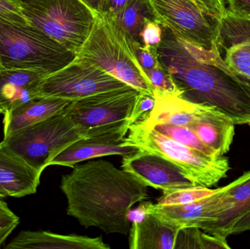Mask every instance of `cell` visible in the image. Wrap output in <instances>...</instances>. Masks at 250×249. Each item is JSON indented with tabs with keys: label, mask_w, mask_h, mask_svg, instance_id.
<instances>
[{
	"label": "cell",
	"mask_w": 250,
	"mask_h": 249,
	"mask_svg": "<svg viewBox=\"0 0 250 249\" xmlns=\"http://www.w3.org/2000/svg\"><path fill=\"white\" fill-rule=\"evenodd\" d=\"M113 19L128 38L139 42L145 22L154 20L148 0H131Z\"/></svg>",
	"instance_id": "603a6c76"
},
{
	"label": "cell",
	"mask_w": 250,
	"mask_h": 249,
	"mask_svg": "<svg viewBox=\"0 0 250 249\" xmlns=\"http://www.w3.org/2000/svg\"><path fill=\"white\" fill-rule=\"evenodd\" d=\"M233 184L232 182L217 189L211 195L189 204L161 206L148 202L146 211L177 229L197 228L202 230L207 224L214 219L220 200Z\"/></svg>",
	"instance_id": "5bb4252c"
},
{
	"label": "cell",
	"mask_w": 250,
	"mask_h": 249,
	"mask_svg": "<svg viewBox=\"0 0 250 249\" xmlns=\"http://www.w3.org/2000/svg\"><path fill=\"white\" fill-rule=\"evenodd\" d=\"M214 191L215 190H211L207 187L194 186L174 191L164 192L163 195L157 200V204L161 206L189 204L211 195Z\"/></svg>",
	"instance_id": "d4e9b609"
},
{
	"label": "cell",
	"mask_w": 250,
	"mask_h": 249,
	"mask_svg": "<svg viewBox=\"0 0 250 249\" xmlns=\"http://www.w3.org/2000/svg\"><path fill=\"white\" fill-rule=\"evenodd\" d=\"M60 188L67 198L69 216L84 228H99L106 234H129V211L148 195L144 183L104 160L74 165L63 175Z\"/></svg>",
	"instance_id": "7a4b0ae2"
},
{
	"label": "cell",
	"mask_w": 250,
	"mask_h": 249,
	"mask_svg": "<svg viewBox=\"0 0 250 249\" xmlns=\"http://www.w3.org/2000/svg\"><path fill=\"white\" fill-rule=\"evenodd\" d=\"M128 86L98 66L76 57L42 80L41 96L78 99Z\"/></svg>",
	"instance_id": "30bf717a"
},
{
	"label": "cell",
	"mask_w": 250,
	"mask_h": 249,
	"mask_svg": "<svg viewBox=\"0 0 250 249\" xmlns=\"http://www.w3.org/2000/svg\"><path fill=\"white\" fill-rule=\"evenodd\" d=\"M19 224V218L9 209L7 203L0 198V247Z\"/></svg>",
	"instance_id": "f546056e"
},
{
	"label": "cell",
	"mask_w": 250,
	"mask_h": 249,
	"mask_svg": "<svg viewBox=\"0 0 250 249\" xmlns=\"http://www.w3.org/2000/svg\"><path fill=\"white\" fill-rule=\"evenodd\" d=\"M163 26L151 19L145 22L141 35V43L150 49L157 50L163 39Z\"/></svg>",
	"instance_id": "f1b7e54d"
},
{
	"label": "cell",
	"mask_w": 250,
	"mask_h": 249,
	"mask_svg": "<svg viewBox=\"0 0 250 249\" xmlns=\"http://www.w3.org/2000/svg\"><path fill=\"white\" fill-rule=\"evenodd\" d=\"M6 249H110L98 238L77 235H60L45 231H21Z\"/></svg>",
	"instance_id": "ffe728a7"
},
{
	"label": "cell",
	"mask_w": 250,
	"mask_h": 249,
	"mask_svg": "<svg viewBox=\"0 0 250 249\" xmlns=\"http://www.w3.org/2000/svg\"><path fill=\"white\" fill-rule=\"evenodd\" d=\"M202 10L208 14L212 15L220 20L227 15V9L224 0H192Z\"/></svg>",
	"instance_id": "1f68e13d"
},
{
	"label": "cell",
	"mask_w": 250,
	"mask_h": 249,
	"mask_svg": "<svg viewBox=\"0 0 250 249\" xmlns=\"http://www.w3.org/2000/svg\"><path fill=\"white\" fill-rule=\"evenodd\" d=\"M8 197L7 193L5 192L4 190L0 187V198H4V197Z\"/></svg>",
	"instance_id": "8d00e7d4"
},
{
	"label": "cell",
	"mask_w": 250,
	"mask_h": 249,
	"mask_svg": "<svg viewBox=\"0 0 250 249\" xmlns=\"http://www.w3.org/2000/svg\"><path fill=\"white\" fill-rule=\"evenodd\" d=\"M139 91L130 86L73 99L66 115L83 137L128 126Z\"/></svg>",
	"instance_id": "ba28073f"
},
{
	"label": "cell",
	"mask_w": 250,
	"mask_h": 249,
	"mask_svg": "<svg viewBox=\"0 0 250 249\" xmlns=\"http://www.w3.org/2000/svg\"><path fill=\"white\" fill-rule=\"evenodd\" d=\"M219 48L229 68L250 86V19L228 13L222 20Z\"/></svg>",
	"instance_id": "4fadbf2b"
},
{
	"label": "cell",
	"mask_w": 250,
	"mask_h": 249,
	"mask_svg": "<svg viewBox=\"0 0 250 249\" xmlns=\"http://www.w3.org/2000/svg\"><path fill=\"white\" fill-rule=\"evenodd\" d=\"M21 7L30 24L76 54L98 16L82 0H21Z\"/></svg>",
	"instance_id": "8992f818"
},
{
	"label": "cell",
	"mask_w": 250,
	"mask_h": 249,
	"mask_svg": "<svg viewBox=\"0 0 250 249\" xmlns=\"http://www.w3.org/2000/svg\"><path fill=\"white\" fill-rule=\"evenodd\" d=\"M131 0H104L101 14L114 18Z\"/></svg>",
	"instance_id": "836d02e7"
},
{
	"label": "cell",
	"mask_w": 250,
	"mask_h": 249,
	"mask_svg": "<svg viewBox=\"0 0 250 249\" xmlns=\"http://www.w3.org/2000/svg\"><path fill=\"white\" fill-rule=\"evenodd\" d=\"M155 105L144 122L147 125L170 124L189 127L198 118L207 105L192 103L179 95H154Z\"/></svg>",
	"instance_id": "7402d4cb"
},
{
	"label": "cell",
	"mask_w": 250,
	"mask_h": 249,
	"mask_svg": "<svg viewBox=\"0 0 250 249\" xmlns=\"http://www.w3.org/2000/svg\"><path fill=\"white\" fill-rule=\"evenodd\" d=\"M72 101L73 99L56 96H41L4 113V137L57 114H62Z\"/></svg>",
	"instance_id": "d6986e66"
},
{
	"label": "cell",
	"mask_w": 250,
	"mask_h": 249,
	"mask_svg": "<svg viewBox=\"0 0 250 249\" xmlns=\"http://www.w3.org/2000/svg\"><path fill=\"white\" fill-rule=\"evenodd\" d=\"M125 146L160 155L174 163L195 185L210 187L226 178L230 171L224 156L213 159L150 128L144 122L129 127Z\"/></svg>",
	"instance_id": "5b68a950"
},
{
	"label": "cell",
	"mask_w": 250,
	"mask_h": 249,
	"mask_svg": "<svg viewBox=\"0 0 250 249\" xmlns=\"http://www.w3.org/2000/svg\"><path fill=\"white\" fill-rule=\"evenodd\" d=\"M250 211V171L233 181L219 203L214 219L202 230L227 238L235 224Z\"/></svg>",
	"instance_id": "9a60e30c"
},
{
	"label": "cell",
	"mask_w": 250,
	"mask_h": 249,
	"mask_svg": "<svg viewBox=\"0 0 250 249\" xmlns=\"http://www.w3.org/2000/svg\"><path fill=\"white\" fill-rule=\"evenodd\" d=\"M215 243L211 234L201 232L197 228H185L179 230L176 235L174 249H212Z\"/></svg>",
	"instance_id": "484cf974"
},
{
	"label": "cell",
	"mask_w": 250,
	"mask_h": 249,
	"mask_svg": "<svg viewBox=\"0 0 250 249\" xmlns=\"http://www.w3.org/2000/svg\"><path fill=\"white\" fill-rule=\"evenodd\" d=\"M228 13L250 19V0H224Z\"/></svg>",
	"instance_id": "d6a6232c"
},
{
	"label": "cell",
	"mask_w": 250,
	"mask_h": 249,
	"mask_svg": "<svg viewBox=\"0 0 250 249\" xmlns=\"http://www.w3.org/2000/svg\"><path fill=\"white\" fill-rule=\"evenodd\" d=\"M89 8L92 9L97 14H101V9L104 0H82Z\"/></svg>",
	"instance_id": "d590c367"
},
{
	"label": "cell",
	"mask_w": 250,
	"mask_h": 249,
	"mask_svg": "<svg viewBox=\"0 0 250 249\" xmlns=\"http://www.w3.org/2000/svg\"><path fill=\"white\" fill-rule=\"evenodd\" d=\"M46 76L36 70L0 68V105L4 113L41 96V84Z\"/></svg>",
	"instance_id": "e0dca14e"
},
{
	"label": "cell",
	"mask_w": 250,
	"mask_h": 249,
	"mask_svg": "<svg viewBox=\"0 0 250 249\" xmlns=\"http://www.w3.org/2000/svg\"><path fill=\"white\" fill-rule=\"evenodd\" d=\"M163 31L157 54L173 77L179 96L212 107L235 124H250V86L229 68L220 51L192 45L167 28Z\"/></svg>",
	"instance_id": "6da1fadb"
},
{
	"label": "cell",
	"mask_w": 250,
	"mask_h": 249,
	"mask_svg": "<svg viewBox=\"0 0 250 249\" xmlns=\"http://www.w3.org/2000/svg\"><path fill=\"white\" fill-rule=\"evenodd\" d=\"M156 22L186 42L220 51L222 20L206 13L192 0H148Z\"/></svg>",
	"instance_id": "9c48e42d"
},
{
	"label": "cell",
	"mask_w": 250,
	"mask_h": 249,
	"mask_svg": "<svg viewBox=\"0 0 250 249\" xmlns=\"http://www.w3.org/2000/svg\"><path fill=\"white\" fill-rule=\"evenodd\" d=\"M248 231H250V211L235 224L231 230V235L242 233Z\"/></svg>",
	"instance_id": "e575fe53"
},
{
	"label": "cell",
	"mask_w": 250,
	"mask_h": 249,
	"mask_svg": "<svg viewBox=\"0 0 250 249\" xmlns=\"http://www.w3.org/2000/svg\"><path fill=\"white\" fill-rule=\"evenodd\" d=\"M42 172L0 143V187L8 197H22L36 193Z\"/></svg>",
	"instance_id": "2e32d148"
},
{
	"label": "cell",
	"mask_w": 250,
	"mask_h": 249,
	"mask_svg": "<svg viewBox=\"0 0 250 249\" xmlns=\"http://www.w3.org/2000/svg\"><path fill=\"white\" fill-rule=\"evenodd\" d=\"M235 125L231 118L218 110L207 106L188 128L219 158L230 150L234 137Z\"/></svg>",
	"instance_id": "ac0fdd59"
},
{
	"label": "cell",
	"mask_w": 250,
	"mask_h": 249,
	"mask_svg": "<svg viewBox=\"0 0 250 249\" xmlns=\"http://www.w3.org/2000/svg\"><path fill=\"white\" fill-rule=\"evenodd\" d=\"M76 57L98 66L141 93L154 95L152 86L137 61L132 39L113 18L98 14Z\"/></svg>",
	"instance_id": "3957f363"
},
{
	"label": "cell",
	"mask_w": 250,
	"mask_h": 249,
	"mask_svg": "<svg viewBox=\"0 0 250 249\" xmlns=\"http://www.w3.org/2000/svg\"><path fill=\"white\" fill-rule=\"evenodd\" d=\"M155 105L154 95L140 94L128 120L129 127L137 122L146 121Z\"/></svg>",
	"instance_id": "83f0119b"
},
{
	"label": "cell",
	"mask_w": 250,
	"mask_h": 249,
	"mask_svg": "<svg viewBox=\"0 0 250 249\" xmlns=\"http://www.w3.org/2000/svg\"><path fill=\"white\" fill-rule=\"evenodd\" d=\"M82 137L64 111L4 136L2 141L32 168L42 172L60 152Z\"/></svg>",
	"instance_id": "52a82bcc"
},
{
	"label": "cell",
	"mask_w": 250,
	"mask_h": 249,
	"mask_svg": "<svg viewBox=\"0 0 250 249\" xmlns=\"http://www.w3.org/2000/svg\"><path fill=\"white\" fill-rule=\"evenodd\" d=\"M179 230L153 213L147 212L141 220L132 222L129 233V248L174 249Z\"/></svg>",
	"instance_id": "44dd1931"
},
{
	"label": "cell",
	"mask_w": 250,
	"mask_h": 249,
	"mask_svg": "<svg viewBox=\"0 0 250 249\" xmlns=\"http://www.w3.org/2000/svg\"><path fill=\"white\" fill-rule=\"evenodd\" d=\"M1 113L4 114V110H3L2 107H1V105H0V114H1Z\"/></svg>",
	"instance_id": "74e56055"
},
{
	"label": "cell",
	"mask_w": 250,
	"mask_h": 249,
	"mask_svg": "<svg viewBox=\"0 0 250 249\" xmlns=\"http://www.w3.org/2000/svg\"><path fill=\"white\" fill-rule=\"evenodd\" d=\"M122 168L147 187L161 190L163 192L196 186L168 159L141 149L123 156Z\"/></svg>",
	"instance_id": "8fae6325"
},
{
	"label": "cell",
	"mask_w": 250,
	"mask_h": 249,
	"mask_svg": "<svg viewBox=\"0 0 250 249\" xmlns=\"http://www.w3.org/2000/svg\"><path fill=\"white\" fill-rule=\"evenodd\" d=\"M147 126H148L152 130L173 139L175 141L203 153L207 157L213 159H218V157H217L214 154V152L208 146H206L200 140L199 137L195 134V133L188 127L170 124H154V125Z\"/></svg>",
	"instance_id": "cb8c5ba5"
},
{
	"label": "cell",
	"mask_w": 250,
	"mask_h": 249,
	"mask_svg": "<svg viewBox=\"0 0 250 249\" xmlns=\"http://www.w3.org/2000/svg\"><path fill=\"white\" fill-rule=\"evenodd\" d=\"M0 68H3V67H1V64H0Z\"/></svg>",
	"instance_id": "f35d334b"
},
{
	"label": "cell",
	"mask_w": 250,
	"mask_h": 249,
	"mask_svg": "<svg viewBox=\"0 0 250 249\" xmlns=\"http://www.w3.org/2000/svg\"><path fill=\"white\" fill-rule=\"evenodd\" d=\"M76 57L75 53L33 25L0 16V64L3 68L36 70L48 76Z\"/></svg>",
	"instance_id": "277c9868"
},
{
	"label": "cell",
	"mask_w": 250,
	"mask_h": 249,
	"mask_svg": "<svg viewBox=\"0 0 250 249\" xmlns=\"http://www.w3.org/2000/svg\"><path fill=\"white\" fill-rule=\"evenodd\" d=\"M152 86L154 95H179V92L167 69L160 61L158 65L146 73Z\"/></svg>",
	"instance_id": "4316f807"
},
{
	"label": "cell",
	"mask_w": 250,
	"mask_h": 249,
	"mask_svg": "<svg viewBox=\"0 0 250 249\" xmlns=\"http://www.w3.org/2000/svg\"><path fill=\"white\" fill-rule=\"evenodd\" d=\"M0 16L10 21L30 24L23 15L21 0H0Z\"/></svg>",
	"instance_id": "4dcf8cb0"
},
{
	"label": "cell",
	"mask_w": 250,
	"mask_h": 249,
	"mask_svg": "<svg viewBox=\"0 0 250 249\" xmlns=\"http://www.w3.org/2000/svg\"><path fill=\"white\" fill-rule=\"evenodd\" d=\"M129 127L82 137L63 149L50 162L51 165L73 168L88 159L105 156H127L138 150V148L125 146Z\"/></svg>",
	"instance_id": "7c38bea8"
}]
</instances>
